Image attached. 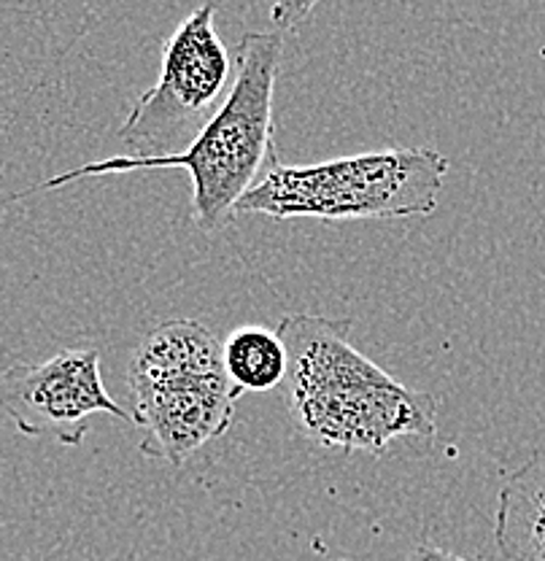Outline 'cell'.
Instances as JSON below:
<instances>
[{
    "label": "cell",
    "instance_id": "cell-9",
    "mask_svg": "<svg viewBox=\"0 0 545 561\" xmlns=\"http://www.w3.org/2000/svg\"><path fill=\"white\" fill-rule=\"evenodd\" d=\"M222 367L238 397L262 394L286 381L289 354L279 332L260 324H246L222 343Z\"/></svg>",
    "mask_w": 545,
    "mask_h": 561
},
{
    "label": "cell",
    "instance_id": "cell-6",
    "mask_svg": "<svg viewBox=\"0 0 545 561\" xmlns=\"http://www.w3.org/2000/svg\"><path fill=\"white\" fill-rule=\"evenodd\" d=\"M133 421L144 430L140 454L181 467L225 435L240 397L225 373H173L130 381Z\"/></svg>",
    "mask_w": 545,
    "mask_h": 561
},
{
    "label": "cell",
    "instance_id": "cell-8",
    "mask_svg": "<svg viewBox=\"0 0 545 561\" xmlns=\"http://www.w3.org/2000/svg\"><path fill=\"white\" fill-rule=\"evenodd\" d=\"M173 373H225L222 343L197 319H173L151 330L140 341L130 362V381L160 378Z\"/></svg>",
    "mask_w": 545,
    "mask_h": 561
},
{
    "label": "cell",
    "instance_id": "cell-7",
    "mask_svg": "<svg viewBox=\"0 0 545 561\" xmlns=\"http://www.w3.org/2000/svg\"><path fill=\"white\" fill-rule=\"evenodd\" d=\"M495 540L508 561H545V448H537L500 489Z\"/></svg>",
    "mask_w": 545,
    "mask_h": 561
},
{
    "label": "cell",
    "instance_id": "cell-4",
    "mask_svg": "<svg viewBox=\"0 0 545 561\" xmlns=\"http://www.w3.org/2000/svg\"><path fill=\"white\" fill-rule=\"evenodd\" d=\"M216 3H203L162 46L160 76L138 98L120 138L133 157L186 149L230 95L236 66L214 25Z\"/></svg>",
    "mask_w": 545,
    "mask_h": 561
},
{
    "label": "cell",
    "instance_id": "cell-3",
    "mask_svg": "<svg viewBox=\"0 0 545 561\" xmlns=\"http://www.w3.org/2000/svg\"><path fill=\"white\" fill-rule=\"evenodd\" d=\"M449 160L438 149L410 146L338 157L314 165L273 168L251 186L236 214L273 219H410L438 208Z\"/></svg>",
    "mask_w": 545,
    "mask_h": 561
},
{
    "label": "cell",
    "instance_id": "cell-11",
    "mask_svg": "<svg viewBox=\"0 0 545 561\" xmlns=\"http://www.w3.org/2000/svg\"><path fill=\"white\" fill-rule=\"evenodd\" d=\"M406 561H484V559H467V557H459V553L443 551V548L432 546V542H419V546L408 553Z\"/></svg>",
    "mask_w": 545,
    "mask_h": 561
},
{
    "label": "cell",
    "instance_id": "cell-2",
    "mask_svg": "<svg viewBox=\"0 0 545 561\" xmlns=\"http://www.w3.org/2000/svg\"><path fill=\"white\" fill-rule=\"evenodd\" d=\"M281 57H284L281 33H243L238 41L230 95L186 149L166 157L116 154L109 160L87 162L44 184H35L22 195L57 190L90 175L181 168L192 179V219L203 232H219L222 227L230 225L246 192L260 184L273 162H279L273 140V95Z\"/></svg>",
    "mask_w": 545,
    "mask_h": 561
},
{
    "label": "cell",
    "instance_id": "cell-1",
    "mask_svg": "<svg viewBox=\"0 0 545 561\" xmlns=\"http://www.w3.org/2000/svg\"><path fill=\"white\" fill-rule=\"evenodd\" d=\"M289 354L286 400L310 443L343 454H384L400 437L438 432V400L416 391L351 346V321L314 313L281 316Z\"/></svg>",
    "mask_w": 545,
    "mask_h": 561
},
{
    "label": "cell",
    "instance_id": "cell-5",
    "mask_svg": "<svg viewBox=\"0 0 545 561\" xmlns=\"http://www.w3.org/2000/svg\"><path fill=\"white\" fill-rule=\"evenodd\" d=\"M0 411L27 437L81 446L98 413L130 421L105 391L101 351L66 348L38 365H16L0 376Z\"/></svg>",
    "mask_w": 545,
    "mask_h": 561
},
{
    "label": "cell",
    "instance_id": "cell-12",
    "mask_svg": "<svg viewBox=\"0 0 545 561\" xmlns=\"http://www.w3.org/2000/svg\"><path fill=\"white\" fill-rule=\"evenodd\" d=\"M0 526H3V518H0Z\"/></svg>",
    "mask_w": 545,
    "mask_h": 561
},
{
    "label": "cell",
    "instance_id": "cell-10",
    "mask_svg": "<svg viewBox=\"0 0 545 561\" xmlns=\"http://www.w3.org/2000/svg\"><path fill=\"white\" fill-rule=\"evenodd\" d=\"M316 3L319 0H273L271 20L279 31H292L316 9Z\"/></svg>",
    "mask_w": 545,
    "mask_h": 561
}]
</instances>
